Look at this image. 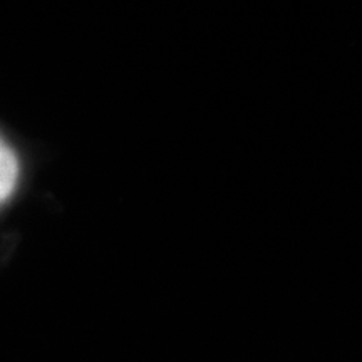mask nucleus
Returning a JSON list of instances; mask_svg holds the SVG:
<instances>
[{"label":"nucleus","instance_id":"obj_1","mask_svg":"<svg viewBox=\"0 0 362 362\" xmlns=\"http://www.w3.org/2000/svg\"><path fill=\"white\" fill-rule=\"evenodd\" d=\"M21 178V158L11 139L0 129V206L16 193Z\"/></svg>","mask_w":362,"mask_h":362}]
</instances>
